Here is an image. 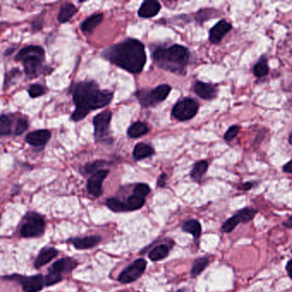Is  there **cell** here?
Returning a JSON list of instances; mask_svg holds the SVG:
<instances>
[{"instance_id": "6da1fadb", "label": "cell", "mask_w": 292, "mask_h": 292, "mask_svg": "<svg viewBox=\"0 0 292 292\" xmlns=\"http://www.w3.org/2000/svg\"><path fill=\"white\" fill-rule=\"evenodd\" d=\"M112 98L111 92L99 90L98 84L93 81L77 83L73 90L76 110L71 115V119L75 122L84 119L89 111L108 105Z\"/></svg>"}, {"instance_id": "7a4b0ae2", "label": "cell", "mask_w": 292, "mask_h": 292, "mask_svg": "<svg viewBox=\"0 0 292 292\" xmlns=\"http://www.w3.org/2000/svg\"><path fill=\"white\" fill-rule=\"evenodd\" d=\"M102 55L114 65L130 73H140L146 65L145 47L140 41L134 39H128L109 47Z\"/></svg>"}, {"instance_id": "3957f363", "label": "cell", "mask_w": 292, "mask_h": 292, "mask_svg": "<svg viewBox=\"0 0 292 292\" xmlns=\"http://www.w3.org/2000/svg\"><path fill=\"white\" fill-rule=\"evenodd\" d=\"M155 65L163 70L183 74L190 60V51L180 45L157 47L153 53Z\"/></svg>"}, {"instance_id": "277c9868", "label": "cell", "mask_w": 292, "mask_h": 292, "mask_svg": "<svg viewBox=\"0 0 292 292\" xmlns=\"http://www.w3.org/2000/svg\"><path fill=\"white\" fill-rule=\"evenodd\" d=\"M44 59V49L39 46L24 47L16 57V60L23 63L27 76L31 79L37 77L43 72L45 70L43 66Z\"/></svg>"}, {"instance_id": "5b68a950", "label": "cell", "mask_w": 292, "mask_h": 292, "mask_svg": "<svg viewBox=\"0 0 292 292\" xmlns=\"http://www.w3.org/2000/svg\"><path fill=\"white\" fill-rule=\"evenodd\" d=\"M77 266V261L72 258L65 257L59 259L51 266L48 273L45 277L46 286H52L59 283L63 279V274L70 272Z\"/></svg>"}, {"instance_id": "8992f818", "label": "cell", "mask_w": 292, "mask_h": 292, "mask_svg": "<svg viewBox=\"0 0 292 292\" xmlns=\"http://www.w3.org/2000/svg\"><path fill=\"white\" fill-rule=\"evenodd\" d=\"M46 230V220L44 217L37 213H29L25 217L24 224L21 227L22 237L26 238L40 237Z\"/></svg>"}, {"instance_id": "52a82bcc", "label": "cell", "mask_w": 292, "mask_h": 292, "mask_svg": "<svg viewBox=\"0 0 292 292\" xmlns=\"http://www.w3.org/2000/svg\"><path fill=\"white\" fill-rule=\"evenodd\" d=\"M198 110V103L195 99L186 98L174 105L173 116L179 121H187L193 118Z\"/></svg>"}, {"instance_id": "ba28073f", "label": "cell", "mask_w": 292, "mask_h": 292, "mask_svg": "<svg viewBox=\"0 0 292 292\" xmlns=\"http://www.w3.org/2000/svg\"><path fill=\"white\" fill-rule=\"evenodd\" d=\"M6 278L18 282L25 292H39L46 285L45 277L40 274L33 276L14 274L8 276Z\"/></svg>"}, {"instance_id": "9c48e42d", "label": "cell", "mask_w": 292, "mask_h": 292, "mask_svg": "<svg viewBox=\"0 0 292 292\" xmlns=\"http://www.w3.org/2000/svg\"><path fill=\"white\" fill-rule=\"evenodd\" d=\"M147 268V261L143 258L134 260V262L127 266L123 272L120 273L117 279L122 283H133L139 279Z\"/></svg>"}, {"instance_id": "30bf717a", "label": "cell", "mask_w": 292, "mask_h": 292, "mask_svg": "<svg viewBox=\"0 0 292 292\" xmlns=\"http://www.w3.org/2000/svg\"><path fill=\"white\" fill-rule=\"evenodd\" d=\"M111 120V112L102 111L94 118V137L95 140H102L109 134V127Z\"/></svg>"}, {"instance_id": "8fae6325", "label": "cell", "mask_w": 292, "mask_h": 292, "mask_svg": "<svg viewBox=\"0 0 292 292\" xmlns=\"http://www.w3.org/2000/svg\"><path fill=\"white\" fill-rule=\"evenodd\" d=\"M108 174V170H99L88 179L87 189L91 196L98 198L102 195L103 182Z\"/></svg>"}, {"instance_id": "7c38bea8", "label": "cell", "mask_w": 292, "mask_h": 292, "mask_svg": "<svg viewBox=\"0 0 292 292\" xmlns=\"http://www.w3.org/2000/svg\"><path fill=\"white\" fill-rule=\"evenodd\" d=\"M231 30V24H229L225 20H220L216 25H214L211 29L209 32V40L213 44H218Z\"/></svg>"}, {"instance_id": "4fadbf2b", "label": "cell", "mask_w": 292, "mask_h": 292, "mask_svg": "<svg viewBox=\"0 0 292 292\" xmlns=\"http://www.w3.org/2000/svg\"><path fill=\"white\" fill-rule=\"evenodd\" d=\"M101 241L99 236H87L83 237H75L68 240L76 249H89L99 244Z\"/></svg>"}, {"instance_id": "5bb4252c", "label": "cell", "mask_w": 292, "mask_h": 292, "mask_svg": "<svg viewBox=\"0 0 292 292\" xmlns=\"http://www.w3.org/2000/svg\"><path fill=\"white\" fill-rule=\"evenodd\" d=\"M52 133L47 129H38L31 132L26 136V141L33 147H42L50 140Z\"/></svg>"}, {"instance_id": "9a60e30c", "label": "cell", "mask_w": 292, "mask_h": 292, "mask_svg": "<svg viewBox=\"0 0 292 292\" xmlns=\"http://www.w3.org/2000/svg\"><path fill=\"white\" fill-rule=\"evenodd\" d=\"M161 6L158 1L147 0L141 4L138 11V16L142 18H154L161 12Z\"/></svg>"}, {"instance_id": "2e32d148", "label": "cell", "mask_w": 292, "mask_h": 292, "mask_svg": "<svg viewBox=\"0 0 292 292\" xmlns=\"http://www.w3.org/2000/svg\"><path fill=\"white\" fill-rule=\"evenodd\" d=\"M195 93L200 98L210 100L217 96V89L213 85L206 82H197L195 85Z\"/></svg>"}, {"instance_id": "e0dca14e", "label": "cell", "mask_w": 292, "mask_h": 292, "mask_svg": "<svg viewBox=\"0 0 292 292\" xmlns=\"http://www.w3.org/2000/svg\"><path fill=\"white\" fill-rule=\"evenodd\" d=\"M59 254V250L54 248H43L35 261V268H41L42 266H46L47 264L51 262L54 258L57 257Z\"/></svg>"}, {"instance_id": "ac0fdd59", "label": "cell", "mask_w": 292, "mask_h": 292, "mask_svg": "<svg viewBox=\"0 0 292 292\" xmlns=\"http://www.w3.org/2000/svg\"><path fill=\"white\" fill-rule=\"evenodd\" d=\"M171 90L172 88L169 85L162 84L156 87L154 90L150 91V96L152 99L153 105H157L159 103L164 101L169 95Z\"/></svg>"}, {"instance_id": "d6986e66", "label": "cell", "mask_w": 292, "mask_h": 292, "mask_svg": "<svg viewBox=\"0 0 292 292\" xmlns=\"http://www.w3.org/2000/svg\"><path fill=\"white\" fill-rule=\"evenodd\" d=\"M103 18H104V16H103L102 13L94 14V15H92L89 18H87L82 23V25H81V29L86 34H91L95 30V28L97 26H99V24L102 23Z\"/></svg>"}, {"instance_id": "ffe728a7", "label": "cell", "mask_w": 292, "mask_h": 292, "mask_svg": "<svg viewBox=\"0 0 292 292\" xmlns=\"http://www.w3.org/2000/svg\"><path fill=\"white\" fill-rule=\"evenodd\" d=\"M182 230L184 232H187L193 236L195 239L200 238L202 235V225L197 219H189L182 225Z\"/></svg>"}, {"instance_id": "44dd1931", "label": "cell", "mask_w": 292, "mask_h": 292, "mask_svg": "<svg viewBox=\"0 0 292 292\" xmlns=\"http://www.w3.org/2000/svg\"><path fill=\"white\" fill-rule=\"evenodd\" d=\"M154 154H155V150L152 147L145 143H138L134 147V151H133V156L135 161H140V160L148 158L152 156Z\"/></svg>"}, {"instance_id": "7402d4cb", "label": "cell", "mask_w": 292, "mask_h": 292, "mask_svg": "<svg viewBox=\"0 0 292 292\" xmlns=\"http://www.w3.org/2000/svg\"><path fill=\"white\" fill-rule=\"evenodd\" d=\"M170 248L167 244L156 246L149 252V257L152 261H160L169 255Z\"/></svg>"}, {"instance_id": "603a6c76", "label": "cell", "mask_w": 292, "mask_h": 292, "mask_svg": "<svg viewBox=\"0 0 292 292\" xmlns=\"http://www.w3.org/2000/svg\"><path fill=\"white\" fill-rule=\"evenodd\" d=\"M76 6L72 5V4H65L62 6L60 12H59V16H58V21L61 24H65L73 18L74 15L76 14Z\"/></svg>"}, {"instance_id": "cb8c5ba5", "label": "cell", "mask_w": 292, "mask_h": 292, "mask_svg": "<svg viewBox=\"0 0 292 292\" xmlns=\"http://www.w3.org/2000/svg\"><path fill=\"white\" fill-rule=\"evenodd\" d=\"M149 132V126L143 122H135L128 129V135L130 138H139L148 134Z\"/></svg>"}, {"instance_id": "d4e9b609", "label": "cell", "mask_w": 292, "mask_h": 292, "mask_svg": "<svg viewBox=\"0 0 292 292\" xmlns=\"http://www.w3.org/2000/svg\"><path fill=\"white\" fill-rule=\"evenodd\" d=\"M208 168V164L207 161H199L194 166L191 171L190 176L195 181H201L205 173H207Z\"/></svg>"}, {"instance_id": "484cf974", "label": "cell", "mask_w": 292, "mask_h": 292, "mask_svg": "<svg viewBox=\"0 0 292 292\" xmlns=\"http://www.w3.org/2000/svg\"><path fill=\"white\" fill-rule=\"evenodd\" d=\"M257 213L258 210L254 209V208H245L237 211V213H235V215L237 216L239 223L242 222L243 224H247V223L250 222L252 219H254V216L256 215Z\"/></svg>"}, {"instance_id": "4316f807", "label": "cell", "mask_w": 292, "mask_h": 292, "mask_svg": "<svg viewBox=\"0 0 292 292\" xmlns=\"http://www.w3.org/2000/svg\"><path fill=\"white\" fill-rule=\"evenodd\" d=\"M209 264V260L208 257H199L194 261L193 266L191 268V277H196L200 274H202L205 269L207 268Z\"/></svg>"}, {"instance_id": "83f0119b", "label": "cell", "mask_w": 292, "mask_h": 292, "mask_svg": "<svg viewBox=\"0 0 292 292\" xmlns=\"http://www.w3.org/2000/svg\"><path fill=\"white\" fill-rule=\"evenodd\" d=\"M105 205L107 206V208H110L111 211L113 212H117V213H121V212H126L128 210L127 205L124 202L120 201L119 199L108 198L105 201Z\"/></svg>"}, {"instance_id": "f1b7e54d", "label": "cell", "mask_w": 292, "mask_h": 292, "mask_svg": "<svg viewBox=\"0 0 292 292\" xmlns=\"http://www.w3.org/2000/svg\"><path fill=\"white\" fill-rule=\"evenodd\" d=\"M144 204H145V198L134 195V194L129 196L126 202V205L129 211L138 210L140 208H142Z\"/></svg>"}, {"instance_id": "f546056e", "label": "cell", "mask_w": 292, "mask_h": 292, "mask_svg": "<svg viewBox=\"0 0 292 292\" xmlns=\"http://www.w3.org/2000/svg\"><path fill=\"white\" fill-rule=\"evenodd\" d=\"M12 118L8 115H2L0 120V134L3 135L12 134Z\"/></svg>"}, {"instance_id": "4dcf8cb0", "label": "cell", "mask_w": 292, "mask_h": 292, "mask_svg": "<svg viewBox=\"0 0 292 292\" xmlns=\"http://www.w3.org/2000/svg\"><path fill=\"white\" fill-rule=\"evenodd\" d=\"M269 67L267 65V61L265 58L261 59L257 62V64L254 65V76H257L259 78L266 76L268 73Z\"/></svg>"}, {"instance_id": "1f68e13d", "label": "cell", "mask_w": 292, "mask_h": 292, "mask_svg": "<svg viewBox=\"0 0 292 292\" xmlns=\"http://www.w3.org/2000/svg\"><path fill=\"white\" fill-rule=\"evenodd\" d=\"M29 129V122L24 118H19L16 123L14 134L15 135H21Z\"/></svg>"}, {"instance_id": "d6a6232c", "label": "cell", "mask_w": 292, "mask_h": 292, "mask_svg": "<svg viewBox=\"0 0 292 292\" xmlns=\"http://www.w3.org/2000/svg\"><path fill=\"white\" fill-rule=\"evenodd\" d=\"M151 191V189L149 185L146 184H139L134 187V195L140 196V197H146Z\"/></svg>"}, {"instance_id": "836d02e7", "label": "cell", "mask_w": 292, "mask_h": 292, "mask_svg": "<svg viewBox=\"0 0 292 292\" xmlns=\"http://www.w3.org/2000/svg\"><path fill=\"white\" fill-rule=\"evenodd\" d=\"M106 162L104 161H96L92 163L87 164L85 166V172L87 173H94L98 172V169L104 167Z\"/></svg>"}, {"instance_id": "e575fe53", "label": "cell", "mask_w": 292, "mask_h": 292, "mask_svg": "<svg viewBox=\"0 0 292 292\" xmlns=\"http://www.w3.org/2000/svg\"><path fill=\"white\" fill-rule=\"evenodd\" d=\"M46 93L44 87L41 85L34 84L30 87L29 89V94L31 98H38V97L43 95Z\"/></svg>"}, {"instance_id": "d590c367", "label": "cell", "mask_w": 292, "mask_h": 292, "mask_svg": "<svg viewBox=\"0 0 292 292\" xmlns=\"http://www.w3.org/2000/svg\"><path fill=\"white\" fill-rule=\"evenodd\" d=\"M239 126H231V127H230V128L228 129L227 131H226L225 135H224V139H225V140H227V141L233 140V139L237 137V134L239 133Z\"/></svg>"}, {"instance_id": "8d00e7d4", "label": "cell", "mask_w": 292, "mask_h": 292, "mask_svg": "<svg viewBox=\"0 0 292 292\" xmlns=\"http://www.w3.org/2000/svg\"><path fill=\"white\" fill-rule=\"evenodd\" d=\"M167 176L165 173H162L160 177H159L158 181H157V185L159 187L163 188L166 186L167 184Z\"/></svg>"}, {"instance_id": "74e56055", "label": "cell", "mask_w": 292, "mask_h": 292, "mask_svg": "<svg viewBox=\"0 0 292 292\" xmlns=\"http://www.w3.org/2000/svg\"><path fill=\"white\" fill-rule=\"evenodd\" d=\"M285 269H286L287 273H288L289 277H290V279L292 280V259L287 262Z\"/></svg>"}, {"instance_id": "f35d334b", "label": "cell", "mask_w": 292, "mask_h": 292, "mask_svg": "<svg viewBox=\"0 0 292 292\" xmlns=\"http://www.w3.org/2000/svg\"><path fill=\"white\" fill-rule=\"evenodd\" d=\"M283 171L284 173H290L292 174V161H289L283 167Z\"/></svg>"}, {"instance_id": "ab89813d", "label": "cell", "mask_w": 292, "mask_h": 292, "mask_svg": "<svg viewBox=\"0 0 292 292\" xmlns=\"http://www.w3.org/2000/svg\"><path fill=\"white\" fill-rule=\"evenodd\" d=\"M252 187H253V184H251V183H246V184H243V186L241 187V189L243 190H249Z\"/></svg>"}, {"instance_id": "60d3db41", "label": "cell", "mask_w": 292, "mask_h": 292, "mask_svg": "<svg viewBox=\"0 0 292 292\" xmlns=\"http://www.w3.org/2000/svg\"><path fill=\"white\" fill-rule=\"evenodd\" d=\"M283 226H285V227L292 229V215L289 217V219L287 220L286 222H283Z\"/></svg>"}, {"instance_id": "b9f144b4", "label": "cell", "mask_w": 292, "mask_h": 292, "mask_svg": "<svg viewBox=\"0 0 292 292\" xmlns=\"http://www.w3.org/2000/svg\"><path fill=\"white\" fill-rule=\"evenodd\" d=\"M289 143L291 144L292 145V132L290 133V134H289Z\"/></svg>"}, {"instance_id": "7bdbcfd3", "label": "cell", "mask_w": 292, "mask_h": 292, "mask_svg": "<svg viewBox=\"0 0 292 292\" xmlns=\"http://www.w3.org/2000/svg\"><path fill=\"white\" fill-rule=\"evenodd\" d=\"M118 292H127V291H123V290H121V291H118Z\"/></svg>"}]
</instances>
